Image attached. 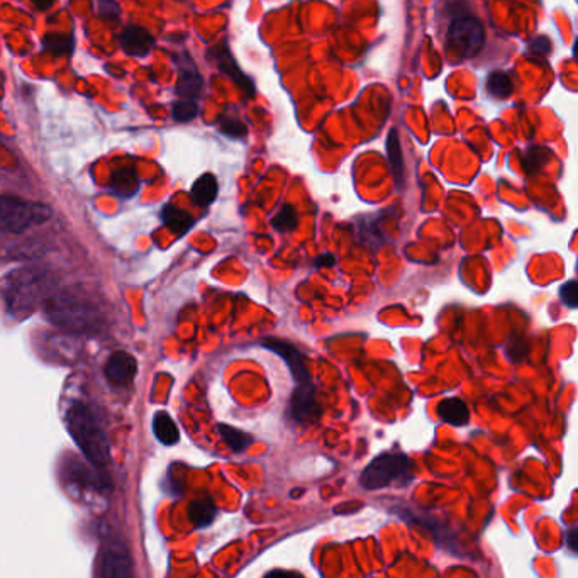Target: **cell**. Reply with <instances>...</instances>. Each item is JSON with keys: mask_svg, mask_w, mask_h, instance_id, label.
<instances>
[{"mask_svg": "<svg viewBox=\"0 0 578 578\" xmlns=\"http://www.w3.org/2000/svg\"><path fill=\"white\" fill-rule=\"evenodd\" d=\"M53 292L50 275L32 266L12 270L0 278V298L9 316L18 321L25 320L38 307H43L45 301Z\"/></svg>", "mask_w": 578, "mask_h": 578, "instance_id": "1", "label": "cell"}, {"mask_svg": "<svg viewBox=\"0 0 578 578\" xmlns=\"http://www.w3.org/2000/svg\"><path fill=\"white\" fill-rule=\"evenodd\" d=\"M43 307L51 324L70 334H96L102 324L89 302L67 292H53Z\"/></svg>", "mask_w": 578, "mask_h": 578, "instance_id": "2", "label": "cell"}, {"mask_svg": "<svg viewBox=\"0 0 578 578\" xmlns=\"http://www.w3.org/2000/svg\"><path fill=\"white\" fill-rule=\"evenodd\" d=\"M68 433L77 447L94 466L106 467L109 463V443L100 427L96 412L82 402H75L67 411Z\"/></svg>", "mask_w": 578, "mask_h": 578, "instance_id": "3", "label": "cell"}, {"mask_svg": "<svg viewBox=\"0 0 578 578\" xmlns=\"http://www.w3.org/2000/svg\"><path fill=\"white\" fill-rule=\"evenodd\" d=\"M51 217V209L45 204L31 203L21 197H0V231L21 235L32 226H40Z\"/></svg>", "mask_w": 578, "mask_h": 578, "instance_id": "4", "label": "cell"}, {"mask_svg": "<svg viewBox=\"0 0 578 578\" xmlns=\"http://www.w3.org/2000/svg\"><path fill=\"white\" fill-rule=\"evenodd\" d=\"M412 480V461L404 453H383L370 461L360 476V486L365 490H380L394 482Z\"/></svg>", "mask_w": 578, "mask_h": 578, "instance_id": "5", "label": "cell"}, {"mask_svg": "<svg viewBox=\"0 0 578 578\" xmlns=\"http://www.w3.org/2000/svg\"><path fill=\"white\" fill-rule=\"evenodd\" d=\"M486 45V29L476 16H461L448 28L447 50L458 61L477 57Z\"/></svg>", "mask_w": 578, "mask_h": 578, "instance_id": "6", "label": "cell"}, {"mask_svg": "<svg viewBox=\"0 0 578 578\" xmlns=\"http://www.w3.org/2000/svg\"><path fill=\"white\" fill-rule=\"evenodd\" d=\"M96 574L102 578H125L133 575V560L121 539L110 538L100 548Z\"/></svg>", "mask_w": 578, "mask_h": 578, "instance_id": "7", "label": "cell"}, {"mask_svg": "<svg viewBox=\"0 0 578 578\" xmlns=\"http://www.w3.org/2000/svg\"><path fill=\"white\" fill-rule=\"evenodd\" d=\"M67 483L75 490V492H92L100 493L109 489V480L100 472L99 467L94 466L92 461L87 460V463L79 460L68 461Z\"/></svg>", "mask_w": 578, "mask_h": 578, "instance_id": "8", "label": "cell"}, {"mask_svg": "<svg viewBox=\"0 0 578 578\" xmlns=\"http://www.w3.org/2000/svg\"><path fill=\"white\" fill-rule=\"evenodd\" d=\"M323 414V409L316 401V388L313 382L301 383L292 392L288 401L287 415L295 424L316 422Z\"/></svg>", "mask_w": 578, "mask_h": 578, "instance_id": "9", "label": "cell"}, {"mask_svg": "<svg viewBox=\"0 0 578 578\" xmlns=\"http://www.w3.org/2000/svg\"><path fill=\"white\" fill-rule=\"evenodd\" d=\"M262 344L268 352L275 353V355L281 356V359L287 363L292 379H294L297 385L313 382V380H311L310 369H307V359H305L304 353L298 352L297 346L288 343V341L278 340V337H265Z\"/></svg>", "mask_w": 578, "mask_h": 578, "instance_id": "10", "label": "cell"}, {"mask_svg": "<svg viewBox=\"0 0 578 578\" xmlns=\"http://www.w3.org/2000/svg\"><path fill=\"white\" fill-rule=\"evenodd\" d=\"M210 58L216 61L217 68L223 71L224 75H227L243 92L248 97L255 96V86H253L252 80L243 74L242 68L236 63L235 58L231 55L229 48H227L226 43L216 45V47L210 48L209 50Z\"/></svg>", "mask_w": 578, "mask_h": 578, "instance_id": "11", "label": "cell"}, {"mask_svg": "<svg viewBox=\"0 0 578 578\" xmlns=\"http://www.w3.org/2000/svg\"><path fill=\"white\" fill-rule=\"evenodd\" d=\"M107 380H109L116 388H126L128 383L133 382L136 372H138V363L135 356L126 352H116L107 360L106 369Z\"/></svg>", "mask_w": 578, "mask_h": 578, "instance_id": "12", "label": "cell"}, {"mask_svg": "<svg viewBox=\"0 0 578 578\" xmlns=\"http://www.w3.org/2000/svg\"><path fill=\"white\" fill-rule=\"evenodd\" d=\"M356 239L360 245L370 249L382 248L388 243V236L383 235L380 219L375 216H363L356 221Z\"/></svg>", "mask_w": 578, "mask_h": 578, "instance_id": "13", "label": "cell"}, {"mask_svg": "<svg viewBox=\"0 0 578 578\" xmlns=\"http://www.w3.org/2000/svg\"><path fill=\"white\" fill-rule=\"evenodd\" d=\"M121 47L131 57H145L153 48L151 35L138 26H129L123 32Z\"/></svg>", "mask_w": 578, "mask_h": 578, "instance_id": "14", "label": "cell"}, {"mask_svg": "<svg viewBox=\"0 0 578 578\" xmlns=\"http://www.w3.org/2000/svg\"><path fill=\"white\" fill-rule=\"evenodd\" d=\"M438 414H440L441 421L451 424V427H467L470 422L469 405L457 398L444 399L443 402H440Z\"/></svg>", "mask_w": 578, "mask_h": 578, "instance_id": "15", "label": "cell"}, {"mask_svg": "<svg viewBox=\"0 0 578 578\" xmlns=\"http://www.w3.org/2000/svg\"><path fill=\"white\" fill-rule=\"evenodd\" d=\"M216 516V504L210 497L192 500L190 506H188V519L196 528H207V526L213 525Z\"/></svg>", "mask_w": 578, "mask_h": 578, "instance_id": "16", "label": "cell"}, {"mask_svg": "<svg viewBox=\"0 0 578 578\" xmlns=\"http://www.w3.org/2000/svg\"><path fill=\"white\" fill-rule=\"evenodd\" d=\"M153 431H155L157 440L165 447H174L180 440V431L167 412H157V415L153 419Z\"/></svg>", "mask_w": 578, "mask_h": 578, "instance_id": "17", "label": "cell"}, {"mask_svg": "<svg viewBox=\"0 0 578 578\" xmlns=\"http://www.w3.org/2000/svg\"><path fill=\"white\" fill-rule=\"evenodd\" d=\"M217 192H219L217 178L213 174H206L197 178L196 184L192 187V199L197 206L207 207L216 200Z\"/></svg>", "mask_w": 578, "mask_h": 578, "instance_id": "18", "label": "cell"}, {"mask_svg": "<svg viewBox=\"0 0 578 578\" xmlns=\"http://www.w3.org/2000/svg\"><path fill=\"white\" fill-rule=\"evenodd\" d=\"M388 157L391 164V172L394 175L395 184L402 187L404 182V157H402L401 141H399L398 129H391L388 138Z\"/></svg>", "mask_w": 578, "mask_h": 578, "instance_id": "19", "label": "cell"}, {"mask_svg": "<svg viewBox=\"0 0 578 578\" xmlns=\"http://www.w3.org/2000/svg\"><path fill=\"white\" fill-rule=\"evenodd\" d=\"M217 433L221 434L231 451H235V453H245L252 447L253 438L238 428L229 427V424H217Z\"/></svg>", "mask_w": 578, "mask_h": 578, "instance_id": "20", "label": "cell"}, {"mask_svg": "<svg viewBox=\"0 0 578 578\" xmlns=\"http://www.w3.org/2000/svg\"><path fill=\"white\" fill-rule=\"evenodd\" d=\"M204 80L194 68L190 70H182L180 79H178L177 92L184 99H197L203 96Z\"/></svg>", "mask_w": 578, "mask_h": 578, "instance_id": "21", "label": "cell"}, {"mask_svg": "<svg viewBox=\"0 0 578 578\" xmlns=\"http://www.w3.org/2000/svg\"><path fill=\"white\" fill-rule=\"evenodd\" d=\"M161 219H164L165 226L170 227L175 235L178 236L185 235L190 229L192 224H194L190 214L175 206H165Z\"/></svg>", "mask_w": 578, "mask_h": 578, "instance_id": "22", "label": "cell"}, {"mask_svg": "<svg viewBox=\"0 0 578 578\" xmlns=\"http://www.w3.org/2000/svg\"><path fill=\"white\" fill-rule=\"evenodd\" d=\"M487 92L496 99H508L515 92L511 77L506 71H492L487 79Z\"/></svg>", "mask_w": 578, "mask_h": 578, "instance_id": "23", "label": "cell"}, {"mask_svg": "<svg viewBox=\"0 0 578 578\" xmlns=\"http://www.w3.org/2000/svg\"><path fill=\"white\" fill-rule=\"evenodd\" d=\"M297 210H295L291 204H284V206L281 207V210L275 214L274 219H272V227H274L275 231H278V233H291V231H294L295 227H297Z\"/></svg>", "mask_w": 578, "mask_h": 578, "instance_id": "24", "label": "cell"}, {"mask_svg": "<svg viewBox=\"0 0 578 578\" xmlns=\"http://www.w3.org/2000/svg\"><path fill=\"white\" fill-rule=\"evenodd\" d=\"M172 114H174L175 121L188 123L192 121V119L197 118L199 107H197V104L194 102V100H178V102L174 104V110H172Z\"/></svg>", "mask_w": 578, "mask_h": 578, "instance_id": "25", "label": "cell"}, {"mask_svg": "<svg viewBox=\"0 0 578 578\" xmlns=\"http://www.w3.org/2000/svg\"><path fill=\"white\" fill-rule=\"evenodd\" d=\"M548 149L545 148H529L528 151H526V160L522 161V167H525L526 174L532 175L536 174V172L539 170V168L543 167L545 164H547L548 158L550 157H543V155H548Z\"/></svg>", "mask_w": 578, "mask_h": 578, "instance_id": "26", "label": "cell"}, {"mask_svg": "<svg viewBox=\"0 0 578 578\" xmlns=\"http://www.w3.org/2000/svg\"><path fill=\"white\" fill-rule=\"evenodd\" d=\"M114 187L119 194L123 196H131L135 194L136 188H138V178L133 174L131 170H123L121 174L116 175L114 177Z\"/></svg>", "mask_w": 578, "mask_h": 578, "instance_id": "27", "label": "cell"}, {"mask_svg": "<svg viewBox=\"0 0 578 578\" xmlns=\"http://www.w3.org/2000/svg\"><path fill=\"white\" fill-rule=\"evenodd\" d=\"M219 128L224 135L231 136V138H245L248 135V128L238 118H224Z\"/></svg>", "mask_w": 578, "mask_h": 578, "instance_id": "28", "label": "cell"}, {"mask_svg": "<svg viewBox=\"0 0 578 578\" xmlns=\"http://www.w3.org/2000/svg\"><path fill=\"white\" fill-rule=\"evenodd\" d=\"M45 45L53 53L63 55L71 50V38L63 35H50L45 38Z\"/></svg>", "mask_w": 578, "mask_h": 578, "instance_id": "29", "label": "cell"}, {"mask_svg": "<svg viewBox=\"0 0 578 578\" xmlns=\"http://www.w3.org/2000/svg\"><path fill=\"white\" fill-rule=\"evenodd\" d=\"M560 301L567 305L568 310H575L578 304V284L577 281L565 282L560 287Z\"/></svg>", "mask_w": 578, "mask_h": 578, "instance_id": "30", "label": "cell"}, {"mask_svg": "<svg viewBox=\"0 0 578 578\" xmlns=\"http://www.w3.org/2000/svg\"><path fill=\"white\" fill-rule=\"evenodd\" d=\"M528 343H526L525 337H512L509 341L508 346V356L512 360V362H521L528 356Z\"/></svg>", "mask_w": 578, "mask_h": 578, "instance_id": "31", "label": "cell"}, {"mask_svg": "<svg viewBox=\"0 0 578 578\" xmlns=\"http://www.w3.org/2000/svg\"><path fill=\"white\" fill-rule=\"evenodd\" d=\"M565 541H567L568 550L571 553H577V528L575 526H570L565 532Z\"/></svg>", "mask_w": 578, "mask_h": 578, "instance_id": "32", "label": "cell"}, {"mask_svg": "<svg viewBox=\"0 0 578 578\" xmlns=\"http://www.w3.org/2000/svg\"><path fill=\"white\" fill-rule=\"evenodd\" d=\"M334 263H336V258H334L331 253H324V255L317 256V258L314 259V265H316L317 268H330V266H334Z\"/></svg>", "mask_w": 578, "mask_h": 578, "instance_id": "33", "label": "cell"}, {"mask_svg": "<svg viewBox=\"0 0 578 578\" xmlns=\"http://www.w3.org/2000/svg\"><path fill=\"white\" fill-rule=\"evenodd\" d=\"M55 0H32V4L36 6V8L41 9V11H47V9H50L51 6H53Z\"/></svg>", "mask_w": 578, "mask_h": 578, "instance_id": "34", "label": "cell"}]
</instances>
